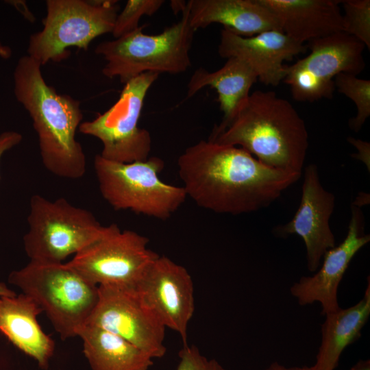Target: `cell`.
Returning a JSON list of instances; mask_svg holds the SVG:
<instances>
[{"mask_svg": "<svg viewBox=\"0 0 370 370\" xmlns=\"http://www.w3.org/2000/svg\"><path fill=\"white\" fill-rule=\"evenodd\" d=\"M342 5L343 32L370 49V1L344 0Z\"/></svg>", "mask_w": 370, "mask_h": 370, "instance_id": "24", "label": "cell"}, {"mask_svg": "<svg viewBox=\"0 0 370 370\" xmlns=\"http://www.w3.org/2000/svg\"><path fill=\"white\" fill-rule=\"evenodd\" d=\"M27 224L24 249L29 261L40 263H63L95 241L103 228L90 211L63 197L51 201L37 194L29 200Z\"/></svg>", "mask_w": 370, "mask_h": 370, "instance_id": "7", "label": "cell"}, {"mask_svg": "<svg viewBox=\"0 0 370 370\" xmlns=\"http://www.w3.org/2000/svg\"><path fill=\"white\" fill-rule=\"evenodd\" d=\"M180 11V21L160 34H145L144 25L100 42L95 52L106 61L103 74L110 79L119 77L125 84L145 73L176 75L186 71L191 66L189 52L195 31L190 25L186 2Z\"/></svg>", "mask_w": 370, "mask_h": 370, "instance_id": "4", "label": "cell"}, {"mask_svg": "<svg viewBox=\"0 0 370 370\" xmlns=\"http://www.w3.org/2000/svg\"><path fill=\"white\" fill-rule=\"evenodd\" d=\"M369 241L370 235L364 233L362 212L352 206L347 234L343 242L325 251L323 264L316 273L301 277L291 287V293L299 304L319 302L324 315L338 310L340 282L354 256Z\"/></svg>", "mask_w": 370, "mask_h": 370, "instance_id": "15", "label": "cell"}, {"mask_svg": "<svg viewBox=\"0 0 370 370\" xmlns=\"http://www.w3.org/2000/svg\"><path fill=\"white\" fill-rule=\"evenodd\" d=\"M325 315L314 370H334L343 350L360 336L370 315L369 278L364 297L357 304Z\"/></svg>", "mask_w": 370, "mask_h": 370, "instance_id": "21", "label": "cell"}, {"mask_svg": "<svg viewBox=\"0 0 370 370\" xmlns=\"http://www.w3.org/2000/svg\"><path fill=\"white\" fill-rule=\"evenodd\" d=\"M187 197L220 214H241L268 207L301 173L268 166L245 149L201 140L178 157Z\"/></svg>", "mask_w": 370, "mask_h": 370, "instance_id": "1", "label": "cell"}, {"mask_svg": "<svg viewBox=\"0 0 370 370\" xmlns=\"http://www.w3.org/2000/svg\"><path fill=\"white\" fill-rule=\"evenodd\" d=\"M148 244L146 236L112 223L66 264L97 286L135 289L159 256Z\"/></svg>", "mask_w": 370, "mask_h": 370, "instance_id": "9", "label": "cell"}, {"mask_svg": "<svg viewBox=\"0 0 370 370\" xmlns=\"http://www.w3.org/2000/svg\"><path fill=\"white\" fill-rule=\"evenodd\" d=\"M42 312L38 305L23 293L0 297V332L35 360L40 369H47L54 353L55 342L38 321Z\"/></svg>", "mask_w": 370, "mask_h": 370, "instance_id": "19", "label": "cell"}, {"mask_svg": "<svg viewBox=\"0 0 370 370\" xmlns=\"http://www.w3.org/2000/svg\"><path fill=\"white\" fill-rule=\"evenodd\" d=\"M186 8L195 31L212 23L243 37L282 31L275 16L260 0H190Z\"/></svg>", "mask_w": 370, "mask_h": 370, "instance_id": "17", "label": "cell"}, {"mask_svg": "<svg viewBox=\"0 0 370 370\" xmlns=\"http://www.w3.org/2000/svg\"><path fill=\"white\" fill-rule=\"evenodd\" d=\"M42 309L62 340L78 336L99 298L98 286L66 263L29 261L8 275Z\"/></svg>", "mask_w": 370, "mask_h": 370, "instance_id": "5", "label": "cell"}, {"mask_svg": "<svg viewBox=\"0 0 370 370\" xmlns=\"http://www.w3.org/2000/svg\"><path fill=\"white\" fill-rule=\"evenodd\" d=\"M337 91L350 99L356 108V114L349 120L350 130L359 132L370 116V80L342 73L334 79Z\"/></svg>", "mask_w": 370, "mask_h": 370, "instance_id": "23", "label": "cell"}, {"mask_svg": "<svg viewBox=\"0 0 370 370\" xmlns=\"http://www.w3.org/2000/svg\"><path fill=\"white\" fill-rule=\"evenodd\" d=\"M306 47L310 53L286 66L283 80L297 101L330 99L337 75L345 73L357 76L365 68L363 53L366 47L343 32L310 40Z\"/></svg>", "mask_w": 370, "mask_h": 370, "instance_id": "11", "label": "cell"}, {"mask_svg": "<svg viewBox=\"0 0 370 370\" xmlns=\"http://www.w3.org/2000/svg\"><path fill=\"white\" fill-rule=\"evenodd\" d=\"M16 293L9 288L4 283L0 282V297L1 296H14Z\"/></svg>", "mask_w": 370, "mask_h": 370, "instance_id": "33", "label": "cell"}, {"mask_svg": "<svg viewBox=\"0 0 370 370\" xmlns=\"http://www.w3.org/2000/svg\"><path fill=\"white\" fill-rule=\"evenodd\" d=\"M369 195L364 193H360L356 197L352 206L360 208L364 205H366L367 204V201H369V200H367V199H369Z\"/></svg>", "mask_w": 370, "mask_h": 370, "instance_id": "30", "label": "cell"}, {"mask_svg": "<svg viewBox=\"0 0 370 370\" xmlns=\"http://www.w3.org/2000/svg\"><path fill=\"white\" fill-rule=\"evenodd\" d=\"M306 49L304 44L274 29L243 37L223 29L218 46L221 58L234 57L243 60L255 72L258 81L272 86L283 82L286 72L284 63Z\"/></svg>", "mask_w": 370, "mask_h": 370, "instance_id": "16", "label": "cell"}, {"mask_svg": "<svg viewBox=\"0 0 370 370\" xmlns=\"http://www.w3.org/2000/svg\"><path fill=\"white\" fill-rule=\"evenodd\" d=\"M301 190L300 204L295 215L287 223L275 227L273 233L280 237L299 236L305 243L308 269L315 272L325 251L336 246L330 226L335 196L322 186L314 164L305 168Z\"/></svg>", "mask_w": 370, "mask_h": 370, "instance_id": "14", "label": "cell"}, {"mask_svg": "<svg viewBox=\"0 0 370 370\" xmlns=\"http://www.w3.org/2000/svg\"><path fill=\"white\" fill-rule=\"evenodd\" d=\"M97 303L86 325L102 328L153 358H162L166 328L134 289L99 286Z\"/></svg>", "mask_w": 370, "mask_h": 370, "instance_id": "12", "label": "cell"}, {"mask_svg": "<svg viewBox=\"0 0 370 370\" xmlns=\"http://www.w3.org/2000/svg\"><path fill=\"white\" fill-rule=\"evenodd\" d=\"M43 29L29 37L28 56L44 65L67 58V48L87 50L97 37L112 33L116 1L47 0Z\"/></svg>", "mask_w": 370, "mask_h": 370, "instance_id": "8", "label": "cell"}, {"mask_svg": "<svg viewBox=\"0 0 370 370\" xmlns=\"http://www.w3.org/2000/svg\"><path fill=\"white\" fill-rule=\"evenodd\" d=\"M176 370H227L215 359L202 355L195 345H184Z\"/></svg>", "mask_w": 370, "mask_h": 370, "instance_id": "26", "label": "cell"}, {"mask_svg": "<svg viewBox=\"0 0 370 370\" xmlns=\"http://www.w3.org/2000/svg\"><path fill=\"white\" fill-rule=\"evenodd\" d=\"M158 76L149 72L130 79L108 110L79 125V132L101 141V157L122 163L149 157L151 137L148 130L138 126V121L147 93Z\"/></svg>", "mask_w": 370, "mask_h": 370, "instance_id": "10", "label": "cell"}, {"mask_svg": "<svg viewBox=\"0 0 370 370\" xmlns=\"http://www.w3.org/2000/svg\"><path fill=\"white\" fill-rule=\"evenodd\" d=\"M12 51L9 46L3 45L0 41V58L3 59H9L12 56Z\"/></svg>", "mask_w": 370, "mask_h": 370, "instance_id": "31", "label": "cell"}, {"mask_svg": "<svg viewBox=\"0 0 370 370\" xmlns=\"http://www.w3.org/2000/svg\"><path fill=\"white\" fill-rule=\"evenodd\" d=\"M41 66L28 55L19 58L13 74L15 97L32 119L45 169L60 177L79 179L86 171V155L76 139L83 119L80 102L48 85Z\"/></svg>", "mask_w": 370, "mask_h": 370, "instance_id": "2", "label": "cell"}, {"mask_svg": "<svg viewBox=\"0 0 370 370\" xmlns=\"http://www.w3.org/2000/svg\"><path fill=\"white\" fill-rule=\"evenodd\" d=\"M166 328L177 332L183 345L195 311L194 286L187 269L165 256L150 264L134 289Z\"/></svg>", "mask_w": 370, "mask_h": 370, "instance_id": "13", "label": "cell"}, {"mask_svg": "<svg viewBox=\"0 0 370 370\" xmlns=\"http://www.w3.org/2000/svg\"><path fill=\"white\" fill-rule=\"evenodd\" d=\"M349 370H370V361L360 360Z\"/></svg>", "mask_w": 370, "mask_h": 370, "instance_id": "32", "label": "cell"}, {"mask_svg": "<svg viewBox=\"0 0 370 370\" xmlns=\"http://www.w3.org/2000/svg\"><path fill=\"white\" fill-rule=\"evenodd\" d=\"M22 138V135L15 131H6L0 134V163L3 154L18 145Z\"/></svg>", "mask_w": 370, "mask_h": 370, "instance_id": "28", "label": "cell"}, {"mask_svg": "<svg viewBox=\"0 0 370 370\" xmlns=\"http://www.w3.org/2000/svg\"><path fill=\"white\" fill-rule=\"evenodd\" d=\"M164 3L162 0H128L115 20L112 31L114 38H118L137 29L143 16L153 15Z\"/></svg>", "mask_w": 370, "mask_h": 370, "instance_id": "25", "label": "cell"}, {"mask_svg": "<svg viewBox=\"0 0 370 370\" xmlns=\"http://www.w3.org/2000/svg\"><path fill=\"white\" fill-rule=\"evenodd\" d=\"M209 140L240 146L268 166L298 173L309 145L305 122L293 104L261 90L250 94L230 123Z\"/></svg>", "mask_w": 370, "mask_h": 370, "instance_id": "3", "label": "cell"}, {"mask_svg": "<svg viewBox=\"0 0 370 370\" xmlns=\"http://www.w3.org/2000/svg\"><path fill=\"white\" fill-rule=\"evenodd\" d=\"M78 336L92 370H149L153 364L147 354L102 328L86 325Z\"/></svg>", "mask_w": 370, "mask_h": 370, "instance_id": "22", "label": "cell"}, {"mask_svg": "<svg viewBox=\"0 0 370 370\" xmlns=\"http://www.w3.org/2000/svg\"><path fill=\"white\" fill-rule=\"evenodd\" d=\"M258 81L253 69L243 60L231 57L219 69L210 72L204 68L195 70L188 83L187 98L210 86L218 95L223 116L212 136L222 132L232 121L240 107L249 97L250 89Z\"/></svg>", "mask_w": 370, "mask_h": 370, "instance_id": "20", "label": "cell"}, {"mask_svg": "<svg viewBox=\"0 0 370 370\" xmlns=\"http://www.w3.org/2000/svg\"><path fill=\"white\" fill-rule=\"evenodd\" d=\"M164 167V161L156 156L130 163L111 161L100 154L94 160L100 193L114 210H130L160 220L170 218L187 197L182 186L160 178Z\"/></svg>", "mask_w": 370, "mask_h": 370, "instance_id": "6", "label": "cell"}, {"mask_svg": "<svg viewBox=\"0 0 370 370\" xmlns=\"http://www.w3.org/2000/svg\"><path fill=\"white\" fill-rule=\"evenodd\" d=\"M264 370H314L313 367H287L280 365L278 362H272Z\"/></svg>", "mask_w": 370, "mask_h": 370, "instance_id": "29", "label": "cell"}, {"mask_svg": "<svg viewBox=\"0 0 370 370\" xmlns=\"http://www.w3.org/2000/svg\"><path fill=\"white\" fill-rule=\"evenodd\" d=\"M347 141L357 150L358 153L352 154V158L362 161L369 171L370 168V145L367 141L349 137Z\"/></svg>", "mask_w": 370, "mask_h": 370, "instance_id": "27", "label": "cell"}, {"mask_svg": "<svg viewBox=\"0 0 370 370\" xmlns=\"http://www.w3.org/2000/svg\"><path fill=\"white\" fill-rule=\"evenodd\" d=\"M277 18L281 30L304 44L343 32L341 1L260 0Z\"/></svg>", "mask_w": 370, "mask_h": 370, "instance_id": "18", "label": "cell"}]
</instances>
